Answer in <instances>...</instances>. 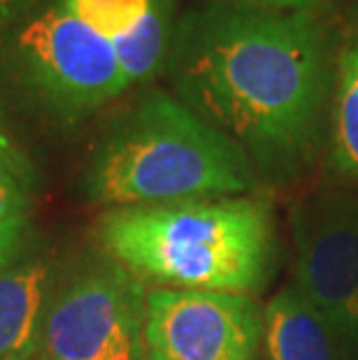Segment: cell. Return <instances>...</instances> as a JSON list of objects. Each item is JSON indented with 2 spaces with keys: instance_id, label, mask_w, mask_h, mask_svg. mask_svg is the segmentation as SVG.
<instances>
[{
  "instance_id": "cell-15",
  "label": "cell",
  "mask_w": 358,
  "mask_h": 360,
  "mask_svg": "<svg viewBox=\"0 0 358 360\" xmlns=\"http://www.w3.org/2000/svg\"><path fill=\"white\" fill-rule=\"evenodd\" d=\"M26 240H28V221L0 226V270L24 254Z\"/></svg>"
},
{
  "instance_id": "cell-16",
  "label": "cell",
  "mask_w": 358,
  "mask_h": 360,
  "mask_svg": "<svg viewBox=\"0 0 358 360\" xmlns=\"http://www.w3.org/2000/svg\"><path fill=\"white\" fill-rule=\"evenodd\" d=\"M42 0H0V33L37 10Z\"/></svg>"
},
{
  "instance_id": "cell-6",
  "label": "cell",
  "mask_w": 358,
  "mask_h": 360,
  "mask_svg": "<svg viewBox=\"0 0 358 360\" xmlns=\"http://www.w3.org/2000/svg\"><path fill=\"white\" fill-rule=\"evenodd\" d=\"M293 286L358 360V195L317 191L288 210Z\"/></svg>"
},
{
  "instance_id": "cell-12",
  "label": "cell",
  "mask_w": 358,
  "mask_h": 360,
  "mask_svg": "<svg viewBox=\"0 0 358 360\" xmlns=\"http://www.w3.org/2000/svg\"><path fill=\"white\" fill-rule=\"evenodd\" d=\"M30 202H33V186L12 174L0 172V226L28 221Z\"/></svg>"
},
{
  "instance_id": "cell-1",
  "label": "cell",
  "mask_w": 358,
  "mask_h": 360,
  "mask_svg": "<svg viewBox=\"0 0 358 360\" xmlns=\"http://www.w3.org/2000/svg\"><path fill=\"white\" fill-rule=\"evenodd\" d=\"M335 63L321 14L198 5L177 19L163 72L263 184H288L321 151Z\"/></svg>"
},
{
  "instance_id": "cell-3",
  "label": "cell",
  "mask_w": 358,
  "mask_h": 360,
  "mask_svg": "<svg viewBox=\"0 0 358 360\" xmlns=\"http://www.w3.org/2000/svg\"><path fill=\"white\" fill-rule=\"evenodd\" d=\"M261 186L245 151L163 89L124 107L82 170V195L108 210L254 195Z\"/></svg>"
},
{
  "instance_id": "cell-13",
  "label": "cell",
  "mask_w": 358,
  "mask_h": 360,
  "mask_svg": "<svg viewBox=\"0 0 358 360\" xmlns=\"http://www.w3.org/2000/svg\"><path fill=\"white\" fill-rule=\"evenodd\" d=\"M0 172L12 174V177L26 181L33 188L37 184V170L33 160L21 149V144L14 140V135L5 126L3 117H0Z\"/></svg>"
},
{
  "instance_id": "cell-4",
  "label": "cell",
  "mask_w": 358,
  "mask_h": 360,
  "mask_svg": "<svg viewBox=\"0 0 358 360\" xmlns=\"http://www.w3.org/2000/svg\"><path fill=\"white\" fill-rule=\"evenodd\" d=\"M128 89L117 49L68 0H47L0 33V94L51 126H77Z\"/></svg>"
},
{
  "instance_id": "cell-9",
  "label": "cell",
  "mask_w": 358,
  "mask_h": 360,
  "mask_svg": "<svg viewBox=\"0 0 358 360\" xmlns=\"http://www.w3.org/2000/svg\"><path fill=\"white\" fill-rule=\"evenodd\" d=\"M54 290L47 256L21 254L0 270V360H33Z\"/></svg>"
},
{
  "instance_id": "cell-14",
  "label": "cell",
  "mask_w": 358,
  "mask_h": 360,
  "mask_svg": "<svg viewBox=\"0 0 358 360\" xmlns=\"http://www.w3.org/2000/svg\"><path fill=\"white\" fill-rule=\"evenodd\" d=\"M200 5H221L235 10H261V12H309L321 14L328 0H200Z\"/></svg>"
},
{
  "instance_id": "cell-11",
  "label": "cell",
  "mask_w": 358,
  "mask_h": 360,
  "mask_svg": "<svg viewBox=\"0 0 358 360\" xmlns=\"http://www.w3.org/2000/svg\"><path fill=\"white\" fill-rule=\"evenodd\" d=\"M326 160L342 181L358 186V33L342 47L335 63Z\"/></svg>"
},
{
  "instance_id": "cell-2",
  "label": "cell",
  "mask_w": 358,
  "mask_h": 360,
  "mask_svg": "<svg viewBox=\"0 0 358 360\" xmlns=\"http://www.w3.org/2000/svg\"><path fill=\"white\" fill-rule=\"evenodd\" d=\"M103 251L161 288L256 295L277 263V228L258 195L198 198L108 210Z\"/></svg>"
},
{
  "instance_id": "cell-5",
  "label": "cell",
  "mask_w": 358,
  "mask_h": 360,
  "mask_svg": "<svg viewBox=\"0 0 358 360\" xmlns=\"http://www.w3.org/2000/svg\"><path fill=\"white\" fill-rule=\"evenodd\" d=\"M144 281L98 251L54 283L37 360H144Z\"/></svg>"
},
{
  "instance_id": "cell-7",
  "label": "cell",
  "mask_w": 358,
  "mask_h": 360,
  "mask_svg": "<svg viewBox=\"0 0 358 360\" xmlns=\"http://www.w3.org/2000/svg\"><path fill=\"white\" fill-rule=\"evenodd\" d=\"M263 309L254 297L154 288L147 295L144 360H256Z\"/></svg>"
},
{
  "instance_id": "cell-10",
  "label": "cell",
  "mask_w": 358,
  "mask_h": 360,
  "mask_svg": "<svg viewBox=\"0 0 358 360\" xmlns=\"http://www.w3.org/2000/svg\"><path fill=\"white\" fill-rule=\"evenodd\" d=\"M263 351L265 360H354L333 326L293 283L265 304Z\"/></svg>"
},
{
  "instance_id": "cell-8",
  "label": "cell",
  "mask_w": 358,
  "mask_h": 360,
  "mask_svg": "<svg viewBox=\"0 0 358 360\" xmlns=\"http://www.w3.org/2000/svg\"><path fill=\"white\" fill-rule=\"evenodd\" d=\"M75 14L117 49L128 86H142L165 70L177 0H68Z\"/></svg>"
}]
</instances>
